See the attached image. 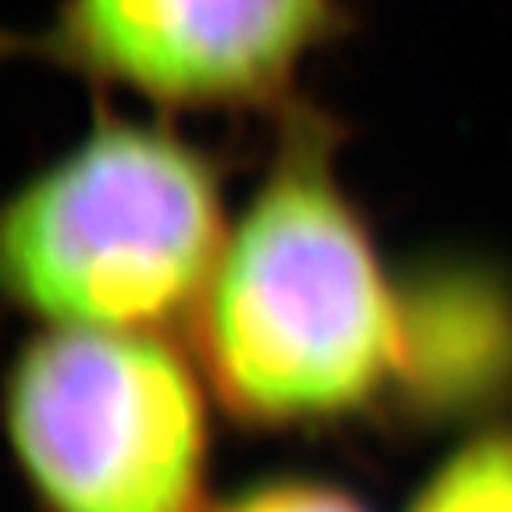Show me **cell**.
<instances>
[{"instance_id":"3957f363","label":"cell","mask_w":512,"mask_h":512,"mask_svg":"<svg viewBox=\"0 0 512 512\" xmlns=\"http://www.w3.org/2000/svg\"><path fill=\"white\" fill-rule=\"evenodd\" d=\"M214 406L164 331L40 328L0 377V434L40 512H207Z\"/></svg>"},{"instance_id":"6da1fadb","label":"cell","mask_w":512,"mask_h":512,"mask_svg":"<svg viewBox=\"0 0 512 512\" xmlns=\"http://www.w3.org/2000/svg\"><path fill=\"white\" fill-rule=\"evenodd\" d=\"M185 328L214 402L253 431L352 420L413 377V310L345 189L328 118L281 111Z\"/></svg>"},{"instance_id":"8992f818","label":"cell","mask_w":512,"mask_h":512,"mask_svg":"<svg viewBox=\"0 0 512 512\" xmlns=\"http://www.w3.org/2000/svg\"><path fill=\"white\" fill-rule=\"evenodd\" d=\"M207 512H367L352 491L317 477H264L214 498Z\"/></svg>"},{"instance_id":"5b68a950","label":"cell","mask_w":512,"mask_h":512,"mask_svg":"<svg viewBox=\"0 0 512 512\" xmlns=\"http://www.w3.org/2000/svg\"><path fill=\"white\" fill-rule=\"evenodd\" d=\"M406 512H512V431H484L434 466Z\"/></svg>"},{"instance_id":"7a4b0ae2","label":"cell","mask_w":512,"mask_h":512,"mask_svg":"<svg viewBox=\"0 0 512 512\" xmlns=\"http://www.w3.org/2000/svg\"><path fill=\"white\" fill-rule=\"evenodd\" d=\"M228 221L203 146L164 118L96 114L0 196V299L40 328L189 324Z\"/></svg>"},{"instance_id":"277c9868","label":"cell","mask_w":512,"mask_h":512,"mask_svg":"<svg viewBox=\"0 0 512 512\" xmlns=\"http://www.w3.org/2000/svg\"><path fill=\"white\" fill-rule=\"evenodd\" d=\"M342 0H57L22 50L160 114L288 111Z\"/></svg>"}]
</instances>
